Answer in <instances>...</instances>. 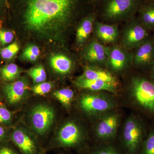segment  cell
Segmentation results:
<instances>
[{"label": "cell", "mask_w": 154, "mask_h": 154, "mask_svg": "<svg viewBox=\"0 0 154 154\" xmlns=\"http://www.w3.org/2000/svg\"><path fill=\"white\" fill-rule=\"evenodd\" d=\"M5 1L6 4V5H7V6H8L9 0H5Z\"/></svg>", "instance_id": "e575fe53"}, {"label": "cell", "mask_w": 154, "mask_h": 154, "mask_svg": "<svg viewBox=\"0 0 154 154\" xmlns=\"http://www.w3.org/2000/svg\"><path fill=\"white\" fill-rule=\"evenodd\" d=\"M53 96L65 107H69L73 99L74 93L69 88H64L54 92Z\"/></svg>", "instance_id": "7402d4cb"}, {"label": "cell", "mask_w": 154, "mask_h": 154, "mask_svg": "<svg viewBox=\"0 0 154 154\" xmlns=\"http://www.w3.org/2000/svg\"><path fill=\"white\" fill-rule=\"evenodd\" d=\"M0 154H19L11 148L6 146L0 145Z\"/></svg>", "instance_id": "4dcf8cb0"}, {"label": "cell", "mask_w": 154, "mask_h": 154, "mask_svg": "<svg viewBox=\"0 0 154 154\" xmlns=\"http://www.w3.org/2000/svg\"><path fill=\"white\" fill-rule=\"evenodd\" d=\"M126 50L119 46L107 48V65L115 72L123 70L129 61V56Z\"/></svg>", "instance_id": "30bf717a"}, {"label": "cell", "mask_w": 154, "mask_h": 154, "mask_svg": "<svg viewBox=\"0 0 154 154\" xmlns=\"http://www.w3.org/2000/svg\"><path fill=\"white\" fill-rule=\"evenodd\" d=\"M28 73L35 83L43 82L46 80V72L44 67L41 65L30 69Z\"/></svg>", "instance_id": "603a6c76"}, {"label": "cell", "mask_w": 154, "mask_h": 154, "mask_svg": "<svg viewBox=\"0 0 154 154\" xmlns=\"http://www.w3.org/2000/svg\"><path fill=\"white\" fill-rule=\"evenodd\" d=\"M132 60L137 66H142L154 62V42L147 39L135 48Z\"/></svg>", "instance_id": "4fadbf2b"}, {"label": "cell", "mask_w": 154, "mask_h": 154, "mask_svg": "<svg viewBox=\"0 0 154 154\" xmlns=\"http://www.w3.org/2000/svg\"><path fill=\"white\" fill-rule=\"evenodd\" d=\"M11 138L23 154H37L38 149L36 142L25 131L21 128L15 130Z\"/></svg>", "instance_id": "8fae6325"}, {"label": "cell", "mask_w": 154, "mask_h": 154, "mask_svg": "<svg viewBox=\"0 0 154 154\" xmlns=\"http://www.w3.org/2000/svg\"><path fill=\"white\" fill-rule=\"evenodd\" d=\"M40 54V50L36 45L28 46L23 51L22 57L28 60L34 61L37 60Z\"/></svg>", "instance_id": "cb8c5ba5"}, {"label": "cell", "mask_w": 154, "mask_h": 154, "mask_svg": "<svg viewBox=\"0 0 154 154\" xmlns=\"http://www.w3.org/2000/svg\"><path fill=\"white\" fill-rule=\"evenodd\" d=\"M85 140L81 127L73 121H68L59 131L56 138L57 145L64 148H72L80 145Z\"/></svg>", "instance_id": "8992f818"}, {"label": "cell", "mask_w": 154, "mask_h": 154, "mask_svg": "<svg viewBox=\"0 0 154 154\" xmlns=\"http://www.w3.org/2000/svg\"><path fill=\"white\" fill-rule=\"evenodd\" d=\"M27 30L47 39L61 36L75 11L77 0H21Z\"/></svg>", "instance_id": "6da1fadb"}, {"label": "cell", "mask_w": 154, "mask_h": 154, "mask_svg": "<svg viewBox=\"0 0 154 154\" xmlns=\"http://www.w3.org/2000/svg\"><path fill=\"white\" fill-rule=\"evenodd\" d=\"M95 21L94 16L83 19L77 28L76 40L78 45H82L89 38L93 30Z\"/></svg>", "instance_id": "ac0fdd59"}, {"label": "cell", "mask_w": 154, "mask_h": 154, "mask_svg": "<svg viewBox=\"0 0 154 154\" xmlns=\"http://www.w3.org/2000/svg\"><path fill=\"white\" fill-rule=\"evenodd\" d=\"M140 22L147 29H154V3L149 4L140 11Z\"/></svg>", "instance_id": "ffe728a7"}, {"label": "cell", "mask_w": 154, "mask_h": 154, "mask_svg": "<svg viewBox=\"0 0 154 154\" xmlns=\"http://www.w3.org/2000/svg\"><path fill=\"white\" fill-rule=\"evenodd\" d=\"M50 62L54 70L60 74H68L72 68V60L66 56L62 54L53 56L51 58Z\"/></svg>", "instance_id": "d6986e66"}, {"label": "cell", "mask_w": 154, "mask_h": 154, "mask_svg": "<svg viewBox=\"0 0 154 154\" xmlns=\"http://www.w3.org/2000/svg\"><path fill=\"white\" fill-rule=\"evenodd\" d=\"M19 46L17 43H13L1 50V55L5 59H11L18 53Z\"/></svg>", "instance_id": "d4e9b609"}, {"label": "cell", "mask_w": 154, "mask_h": 154, "mask_svg": "<svg viewBox=\"0 0 154 154\" xmlns=\"http://www.w3.org/2000/svg\"><path fill=\"white\" fill-rule=\"evenodd\" d=\"M28 84L24 80L6 84L4 88V94L10 104H18L25 98L28 92Z\"/></svg>", "instance_id": "7c38bea8"}, {"label": "cell", "mask_w": 154, "mask_h": 154, "mask_svg": "<svg viewBox=\"0 0 154 154\" xmlns=\"http://www.w3.org/2000/svg\"><path fill=\"white\" fill-rule=\"evenodd\" d=\"M12 115L11 111L3 105H0V123L5 125L11 124Z\"/></svg>", "instance_id": "83f0119b"}, {"label": "cell", "mask_w": 154, "mask_h": 154, "mask_svg": "<svg viewBox=\"0 0 154 154\" xmlns=\"http://www.w3.org/2000/svg\"><path fill=\"white\" fill-rule=\"evenodd\" d=\"M142 154H154V131L151 133L144 142Z\"/></svg>", "instance_id": "4316f807"}, {"label": "cell", "mask_w": 154, "mask_h": 154, "mask_svg": "<svg viewBox=\"0 0 154 154\" xmlns=\"http://www.w3.org/2000/svg\"><path fill=\"white\" fill-rule=\"evenodd\" d=\"M143 131L140 122L134 116H130L125 124L122 136L123 147L127 154H137L142 140Z\"/></svg>", "instance_id": "3957f363"}, {"label": "cell", "mask_w": 154, "mask_h": 154, "mask_svg": "<svg viewBox=\"0 0 154 154\" xmlns=\"http://www.w3.org/2000/svg\"><path fill=\"white\" fill-rule=\"evenodd\" d=\"M119 122V116L117 113H109L103 116L96 125V137L103 141L113 139L117 132Z\"/></svg>", "instance_id": "9c48e42d"}, {"label": "cell", "mask_w": 154, "mask_h": 154, "mask_svg": "<svg viewBox=\"0 0 154 154\" xmlns=\"http://www.w3.org/2000/svg\"><path fill=\"white\" fill-rule=\"evenodd\" d=\"M84 57L92 63L100 64L106 62L107 57V47L96 40H93L85 50Z\"/></svg>", "instance_id": "5bb4252c"}, {"label": "cell", "mask_w": 154, "mask_h": 154, "mask_svg": "<svg viewBox=\"0 0 154 154\" xmlns=\"http://www.w3.org/2000/svg\"><path fill=\"white\" fill-rule=\"evenodd\" d=\"M91 154H120L114 148L111 146H105L92 152Z\"/></svg>", "instance_id": "f546056e"}, {"label": "cell", "mask_w": 154, "mask_h": 154, "mask_svg": "<svg viewBox=\"0 0 154 154\" xmlns=\"http://www.w3.org/2000/svg\"><path fill=\"white\" fill-rule=\"evenodd\" d=\"M152 74L153 75V76L154 77V62L153 63L152 67Z\"/></svg>", "instance_id": "836d02e7"}, {"label": "cell", "mask_w": 154, "mask_h": 154, "mask_svg": "<svg viewBox=\"0 0 154 154\" xmlns=\"http://www.w3.org/2000/svg\"><path fill=\"white\" fill-rule=\"evenodd\" d=\"M53 88L52 83L42 82L38 83L32 88V91L35 94L43 96L49 93Z\"/></svg>", "instance_id": "484cf974"}, {"label": "cell", "mask_w": 154, "mask_h": 154, "mask_svg": "<svg viewBox=\"0 0 154 154\" xmlns=\"http://www.w3.org/2000/svg\"><path fill=\"white\" fill-rule=\"evenodd\" d=\"M1 74L3 79L8 82H12L19 77L20 71L17 65L10 63L1 68Z\"/></svg>", "instance_id": "44dd1931"}, {"label": "cell", "mask_w": 154, "mask_h": 154, "mask_svg": "<svg viewBox=\"0 0 154 154\" xmlns=\"http://www.w3.org/2000/svg\"><path fill=\"white\" fill-rule=\"evenodd\" d=\"M5 4H6V5L5 0H0V13L2 11Z\"/></svg>", "instance_id": "d6a6232c"}, {"label": "cell", "mask_w": 154, "mask_h": 154, "mask_svg": "<svg viewBox=\"0 0 154 154\" xmlns=\"http://www.w3.org/2000/svg\"><path fill=\"white\" fill-rule=\"evenodd\" d=\"M7 137V132L5 129L0 126V142L4 141Z\"/></svg>", "instance_id": "1f68e13d"}, {"label": "cell", "mask_w": 154, "mask_h": 154, "mask_svg": "<svg viewBox=\"0 0 154 154\" xmlns=\"http://www.w3.org/2000/svg\"><path fill=\"white\" fill-rule=\"evenodd\" d=\"M134 101L146 110L154 113V84L143 78L134 77L131 84Z\"/></svg>", "instance_id": "7a4b0ae2"}, {"label": "cell", "mask_w": 154, "mask_h": 154, "mask_svg": "<svg viewBox=\"0 0 154 154\" xmlns=\"http://www.w3.org/2000/svg\"><path fill=\"white\" fill-rule=\"evenodd\" d=\"M14 37V34L11 31L0 30V43L3 45L11 43Z\"/></svg>", "instance_id": "f1b7e54d"}, {"label": "cell", "mask_w": 154, "mask_h": 154, "mask_svg": "<svg viewBox=\"0 0 154 154\" xmlns=\"http://www.w3.org/2000/svg\"><path fill=\"white\" fill-rule=\"evenodd\" d=\"M79 77L86 80L105 81L117 85L116 78L110 72L97 66H86L82 75Z\"/></svg>", "instance_id": "2e32d148"}, {"label": "cell", "mask_w": 154, "mask_h": 154, "mask_svg": "<svg viewBox=\"0 0 154 154\" xmlns=\"http://www.w3.org/2000/svg\"><path fill=\"white\" fill-rule=\"evenodd\" d=\"M94 30L97 38L104 43H114L119 38L118 28L115 25L97 22L95 25Z\"/></svg>", "instance_id": "9a60e30c"}, {"label": "cell", "mask_w": 154, "mask_h": 154, "mask_svg": "<svg viewBox=\"0 0 154 154\" xmlns=\"http://www.w3.org/2000/svg\"><path fill=\"white\" fill-rule=\"evenodd\" d=\"M75 83L78 88L92 91H106L115 93L116 89V86L105 81L86 80L80 77Z\"/></svg>", "instance_id": "e0dca14e"}, {"label": "cell", "mask_w": 154, "mask_h": 154, "mask_svg": "<svg viewBox=\"0 0 154 154\" xmlns=\"http://www.w3.org/2000/svg\"><path fill=\"white\" fill-rule=\"evenodd\" d=\"M139 0H107L104 16L110 20H119L128 17L136 8Z\"/></svg>", "instance_id": "52a82bcc"}, {"label": "cell", "mask_w": 154, "mask_h": 154, "mask_svg": "<svg viewBox=\"0 0 154 154\" xmlns=\"http://www.w3.org/2000/svg\"><path fill=\"white\" fill-rule=\"evenodd\" d=\"M147 29L140 22H131L125 29L122 34V47L125 50L137 48L147 39Z\"/></svg>", "instance_id": "ba28073f"}, {"label": "cell", "mask_w": 154, "mask_h": 154, "mask_svg": "<svg viewBox=\"0 0 154 154\" xmlns=\"http://www.w3.org/2000/svg\"><path fill=\"white\" fill-rule=\"evenodd\" d=\"M80 107L90 114H97L107 112L113 109L115 103L113 99L103 94H85L80 98Z\"/></svg>", "instance_id": "5b68a950"}, {"label": "cell", "mask_w": 154, "mask_h": 154, "mask_svg": "<svg viewBox=\"0 0 154 154\" xmlns=\"http://www.w3.org/2000/svg\"><path fill=\"white\" fill-rule=\"evenodd\" d=\"M30 118L33 129L38 134L43 135L52 125L55 118V113L49 105L38 104L32 108Z\"/></svg>", "instance_id": "277c9868"}]
</instances>
